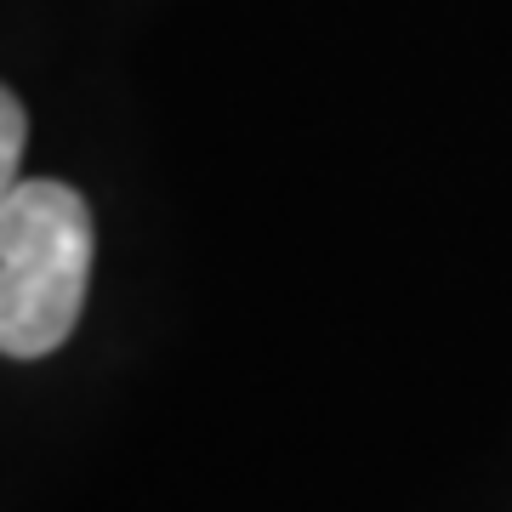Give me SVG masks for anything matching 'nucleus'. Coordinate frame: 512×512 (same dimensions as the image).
I'll use <instances>...</instances> for the list:
<instances>
[{
    "mask_svg": "<svg viewBox=\"0 0 512 512\" xmlns=\"http://www.w3.org/2000/svg\"><path fill=\"white\" fill-rule=\"evenodd\" d=\"M92 279V211L57 177H18L0 200V353L40 359L69 342Z\"/></svg>",
    "mask_w": 512,
    "mask_h": 512,
    "instance_id": "nucleus-1",
    "label": "nucleus"
},
{
    "mask_svg": "<svg viewBox=\"0 0 512 512\" xmlns=\"http://www.w3.org/2000/svg\"><path fill=\"white\" fill-rule=\"evenodd\" d=\"M23 143H29L23 103L0 86V200H6V194L18 188V177H23Z\"/></svg>",
    "mask_w": 512,
    "mask_h": 512,
    "instance_id": "nucleus-2",
    "label": "nucleus"
}]
</instances>
